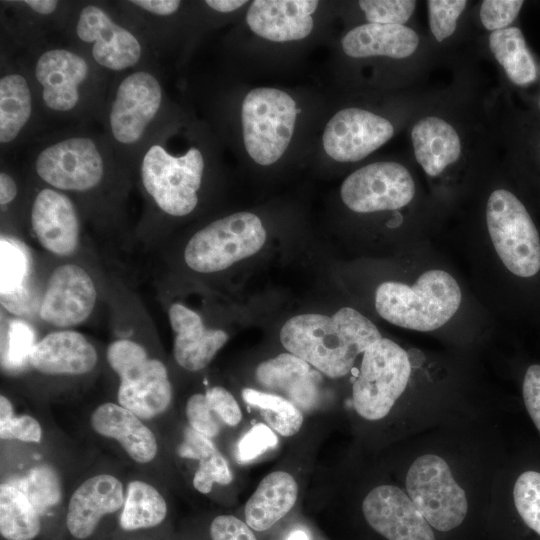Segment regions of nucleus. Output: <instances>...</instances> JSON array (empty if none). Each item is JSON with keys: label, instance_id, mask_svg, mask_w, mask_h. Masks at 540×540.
Returning <instances> with one entry per match:
<instances>
[{"label": "nucleus", "instance_id": "nucleus-1", "mask_svg": "<svg viewBox=\"0 0 540 540\" xmlns=\"http://www.w3.org/2000/svg\"><path fill=\"white\" fill-rule=\"evenodd\" d=\"M29 70L40 112L51 119L101 115L108 93L106 72L73 42H31Z\"/></svg>", "mask_w": 540, "mask_h": 540}, {"label": "nucleus", "instance_id": "nucleus-2", "mask_svg": "<svg viewBox=\"0 0 540 540\" xmlns=\"http://www.w3.org/2000/svg\"><path fill=\"white\" fill-rule=\"evenodd\" d=\"M380 339L377 327L350 307L331 317L313 313L294 316L280 331L285 349L330 378L345 376L356 357Z\"/></svg>", "mask_w": 540, "mask_h": 540}, {"label": "nucleus", "instance_id": "nucleus-3", "mask_svg": "<svg viewBox=\"0 0 540 540\" xmlns=\"http://www.w3.org/2000/svg\"><path fill=\"white\" fill-rule=\"evenodd\" d=\"M29 157L37 178L67 195L95 191L117 163H124L103 133L80 128L43 136Z\"/></svg>", "mask_w": 540, "mask_h": 540}, {"label": "nucleus", "instance_id": "nucleus-4", "mask_svg": "<svg viewBox=\"0 0 540 540\" xmlns=\"http://www.w3.org/2000/svg\"><path fill=\"white\" fill-rule=\"evenodd\" d=\"M164 105V87L151 66L125 72L110 87L100 115L103 134L123 162L136 161L160 128Z\"/></svg>", "mask_w": 540, "mask_h": 540}, {"label": "nucleus", "instance_id": "nucleus-5", "mask_svg": "<svg viewBox=\"0 0 540 540\" xmlns=\"http://www.w3.org/2000/svg\"><path fill=\"white\" fill-rule=\"evenodd\" d=\"M135 162L144 191L161 212L183 217L194 211L205 171L204 154L198 147L175 154L159 128Z\"/></svg>", "mask_w": 540, "mask_h": 540}, {"label": "nucleus", "instance_id": "nucleus-6", "mask_svg": "<svg viewBox=\"0 0 540 540\" xmlns=\"http://www.w3.org/2000/svg\"><path fill=\"white\" fill-rule=\"evenodd\" d=\"M461 289L444 270L424 272L412 286L381 283L375 294L378 314L388 322L416 331H432L447 323L458 310Z\"/></svg>", "mask_w": 540, "mask_h": 540}, {"label": "nucleus", "instance_id": "nucleus-7", "mask_svg": "<svg viewBox=\"0 0 540 540\" xmlns=\"http://www.w3.org/2000/svg\"><path fill=\"white\" fill-rule=\"evenodd\" d=\"M64 26L69 28L72 42L106 73H125L148 65L145 37L102 4L79 6L68 13Z\"/></svg>", "mask_w": 540, "mask_h": 540}, {"label": "nucleus", "instance_id": "nucleus-8", "mask_svg": "<svg viewBox=\"0 0 540 540\" xmlns=\"http://www.w3.org/2000/svg\"><path fill=\"white\" fill-rule=\"evenodd\" d=\"M107 361L118 374L119 404L141 419L163 413L172 400V386L165 365L150 358L135 341L119 339L107 348Z\"/></svg>", "mask_w": 540, "mask_h": 540}, {"label": "nucleus", "instance_id": "nucleus-9", "mask_svg": "<svg viewBox=\"0 0 540 540\" xmlns=\"http://www.w3.org/2000/svg\"><path fill=\"white\" fill-rule=\"evenodd\" d=\"M265 241L266 230L260 218L237 212L197 231L185 247L184 260L196 272L214 273L254 255Z\"/></svg>", "mask_w": 540, "mask_h": 540}, {"label": "nucleus", "instance_id": "nucleus-10", "mask_svg": "<svg viewBox=\"0 0 540 540\" xmlns=\"http://www.w3.org/2000/svg\"><path fill=\"white\" fill-rule=\"evenodd\" d=\"M296 116V103L288 93L270 87L248 92L242 103L241 121L249 156L260 165L279 160L290 144Z\"/></svg>", "mask_w": 540, "mask_h": 540}, {"label": "nucleus", "instance_id": "nucleus-11", "mask_svg": "<svg viewBox=\"0 0 540 540\" xmlns=\"http://www.w3.org/2000/svg\"><path fill=\"white\" fill-rule=\"evenodd\" d=\"M486 224L493 246L505 265L519 277L540 270V238L524 204L511 191L495 189L488 197Z\"/></svg>", "mask_w": 540, "mask_h": 540}, {"label": "nucleus", "instance_id": "nucleus-12", "mask_svg": "<svg viewBox=\"0 0 540 540\" xmlns=\"http://www.w3.org/2000/svg\"><path fill=\"white\" fill-rule=\"evenodd\" d=\"M411 373L408 353L382 338L364 353L359 376L353 384V404L367 420L385 417L405 390Z\"/></svg>", "mask_w": 540, "mask_h": 540}, {"label": "nucleus", "instance_id": "nucleus-13", "mask_svg": "<svg viewBox=\"0 0 540 540\" xmlns=\"http://www.w3.org/2000/svg\"><path fill=\"white\" fill-rule=\"evenodd\" d=\"M407 493L427 522L437 530L459 526L468 511L465 491L446 461L434 454L418 457L406 476Z\"/></svg>", "mask_w": 540, "mask_h": 540}, {"label": "nucleus", "instance_id": "nucleus-14", "mask_svg": "<svg viewBox=\"0 0 540 540\" xmlns=\"http://www.w3.org/2000/svg\"><path fill=\"white\" fill-rule=\"evenodd\" d=\"M415 193L410 171L394 161L374 162L355 170L340 189L344 204L357 213L401 209L413 200Z\"/></svg>", "mask_w": 540, "mask_h": 540}, {"label": "nucleus", "instance_id": "nucleus-15", "mask_svg": "<svg viewBox=\"0 0 540 540\" xmlns=\"http://www.w3.org/2000/svg\"><path fill=\"white\" fill-rule=\"evenodd\" d=\"M395 128L385 117L369 110L350 107L339 110L326 124L323 147L338 162H357L393 137Z\"/></svg>", "mask_w": 540, "mask_h": 540}, {"label": "nucleus", "instance_id": "nucleus-16", "mask_svg": "<svg viewBox=\"0 0 540 540\" xmlns=\"http://www.w3.org/2000/svg\"><path fill=\"white\" fill-rule=\"evenodd\" d=\"M96 300L97 290L89 273L77 264H63L48 280L39 317L59 328L77 326L91 315Z\"/></svg>", "mask_w": 540, "mask_h": 540}, {"label": "nucleus", "instance_id": "nucleus-17", "mask_svg": "<svg viewBox=\"0 0 540 540\" xmlns=\"http://www.w3.org/2000/svg\"><path fill=\"white\" fill-rule=\"evenodd\" d=\"M30 225L38 243L48 252L67 257L76 251L80 220L67 194L48 186L38 190L30 208Z\"/></svg>", "mask_w": 540, "mask_h": 540}, {"label": "nucleus", "instance_id": "nucleus-18", "mask_svg": "<svg viewBox=\"0 0 540 540\" xmlns=\"http://www.w3.org/2000/svg\"><path fill=\"white\" fill-rule=\"evenodd\" d=\"M362 511L369 525L388 540H435L431 525L398 487H375L365 497Z\"/></svg>", "mask_w": 540, "mask_h": 540}, {"label": "nucleus", "instance_id": "nucleus-19", "mask_svg": "<svg viewBox=\"0 0 540 540\" xmlns=\"http://www.w3.org/2000/svg\"><path fill=\"white\" fill-rule=\"evenodd\" d=\"M35 88L27 65L5 66L0 76V145L12 150L29 137L40 116Z\"/></svg>", "mask_w": 540, "mask_h": 540}, {"label": "nucleus", "instance_id": "nucleus-20", "mask_svg": "<svg viewBox=\"0 0 540 540\" xmlns=\"http://www.w3.org/2000/svg\"><path fill=\"white\" fill-rule=\"evenodd\" d=\"M315 0H255L249 6L246 21L256 35L273 41L288 42L307 37L313 29Z\"/></svg>", "mask_w": 540, "mask_h": 540}, {"label": "nucleus", "instance_id": "nucleus-21", "mask_svg": "<svg viewBox=\"0 0 540 540\" xmlns=\"http://www.w3.org/2000/svg\"><path fill=\"white\" fill-rule=\"evenodd\" d=\"M123 505V486L116 477L93 476L72 494L66 515L67 528L77 539L88 538L103 516L118 511Z\"/></svg>", "mask_w": 540, "mask_h": 540}, {"label": "nucleus", "instance_id": "nucleus-22", "mask_svg": "<svg viewBox=\"0 0 540 540\" xmlns=\"http://www.w3.org/2000/svg\"><path fill=\"white\" fill-rule=\"evenodd\" d=\"M169 321L175 332L174 358L189 371L206 367L228 340L225 331L206 328L199 314L181 303L170 306Z\"/></svg>", "mask_w": 540, "mask_h": 540}, {"label": "nucleus", "instance_id": "nucleus-23", "mask_svg": "<svg viewBox=\"0 0 540 540\" xmlns=\"http://www.w3.org/2000/svg\"><path fill=\"white\" fill-rule=\"evenodd\" d=\"M410 138L416 162L431 178L443 174L463 155L464 142L459 130L438 115L417 119Z\"/></svg>", "mask_w": 540, "mask_h": 540}, {"label": "nucleus", "instance_id": "nucleus-24", "mask_svg": "<svg viewBox=\"0 0 540 540\" xmlns=\"http://www.w3.org/2000/svg\"><path fill=\"white\" fill-rule=\"evenodd\" d=\"M98 355L81 333L73 330L50 332L32 347L28 361L43 374L80 375L91 371Z\"/></svg>", "mask_w": 540, "mask_h": 540}, {"label": "nucleus", "instance_id": "nucleus-25", "mask_svg": "<svg viewBox=\"0 0 540 540\" xmlns=\"http://www.w3.org/2000/svg\"><path fill=\"white\" fill-rule=\"evenodd\" d=\"M255 376L262 387L298 408L308 410L316 403V374L309 363L291 353H282L261 362Z\"/></svg>", "mask_w": 540, "mask_h": 540}, {"label": "nucleus", "instance_id": "nucleus-26", "mask_svg": "<svg viewBox=\"0 0 540 540\" xmlns=\"http://www.w3.org/2000/svg\"><path fill=\"white\" fill-rule=\"evenodd\" d=\"M341 44L344 53L352 58L406 59L415 54L420 38L406 25L365 23L351 29Z\"/></svg>", "mask_w": 540, "mask_h": 540}, {"label": "nucleus", "instance_id": "nucleus-27", "mask_svg": "<svg viewBox=\"0 0 540 540\" xmlns=\"http://www.w3.org/2000/svg\"><path fill=\"white\" fill-rule=\"evenodd\" d=\"M91 426L96 433L117 440L138 463H148L157 454L153 432L121 405L108 402L98 406L91 415Z\"/></svg>", "mask_w": 540, "mask_h": 540}, {"label": "nucleus", "instance_id": "nucleus-28", "mask_svg": "<svg viewBox=\"0 0 540 540\" xmlns=\"http://www.w3.org/2000/svg\"><path fill=\"white\" fill-rule=\"evenodd\" d=\"M298 485L287 472L265 476L245 506V520L255 531H265L284 517L294 506Z\"/></svg>", "mask_w": 540, "mask_h": 540}, {"label": "nucleus", "instance_id": "nucleus-29", "mask_svg": "<svg viewBox=\"0 0 540 540\" xmlns=\"http://www.w3.org/2000/svg\"><path fill=\"white\" fill-rule=\"evenodd\" d=\"M489 49L507 78L517 86H528L537 79L538 70L522 31L515 26L490 32Z\"/></svg>", "mask_w": 540, "mask_h": 540}, {"label": "nucleus", "instance_id": "nucleus-30", "mask_svg": "<svg viewBox=\"0 0 540 540\" xmlns=\"http://www.w3.org/2000/svg\"><path fill=\"white\" fill-rule=\"evenodd\" d=\"M39 512L16 486H0V533L7 540H33L40 532Z\"/></svg>", "mask_w": 540, "mask_h": 540}, {"label": "nucleus", "instance_id": "nucleus-31", "mask_svg": "<svg viewBox=\"0 0 540 540\" xmlns=\"http://www.w3.org/2000/svg\"><path fill=\"white\" fill-rule=\"evenodd\" d=\"M167 505L162 495L152 485L134 480L129 483L120 517L126 531L151 528L166 517Z\"/></svg>", "mask_w": 540, "mask_h": 540}, {"label": "nucleus", "instance_id": "nucleus-32", "mask_svg": "<svg viewBox=\"0 0 540 540\" xmlns=\"http://www.w3.org/2000/svg\"><path fill=\"white\" fill-rule=\"evenodd\" d=\"M242 397L249 405L258 407L270 428L283 436L296 434L303 422L298 407L289 400L273 394L245 388Z\"/></svg>", "mask_w": 540, "mask_h": 540}, {"label": "nucleus", "instance_id": "nucleus-33", "mask_svg": "<svg viewBox=\"0 0 540 540\" xmlns=\"http://www.w3.org/2000/svg\"><path fill=\"white\" fill-rule=\"evenodd\" d=\"M27 273V261L21 250L8 240L1 238V301L16 313L18 300L25 299L23 282Z\"/></svg>", "mask_w": 540, "mask_h": 540}, {"label": "nucleus", "instance_id": "nucleus-34", "mask_svg": "<svg viewBox=\"0 0 540 540\" xmlns=\"http://www.w3.org/2000/svg\"><path fill=\"white\" fill-rule=\"evenodd\" d=\"M17 488L26 495L39 513L57 504L61 497L59 480L55 472L47 466L31 470Z\"/></svg>", "mask_w": 540, "mask_h": 540}, {"label": "nucleus", "instance_id": "nucleus-35", "mask_svg": "<svg viewBox=\"0 0 540 540\" xmlns=\"http://www.w3.org/2000/svg\"><path fill=\"white\" fill-rule=\"evenodd\" d=\"M513 499L524 523L540 535V472H523L514 484Z\"/></svg>", "mask_w": 540, "mask_h": 540}, {"label": "nucleus", "instance_id": "nucleus-36", "mask_svg": "<svg viewBox=\"0 0 540 540\" xmlns=\"http://www.w3.org/2000/svg\"><path fill=\"white\" fill-rule=\"evenodd\" d=\"M426 3L430 32L436 42H444L455 33L468 1L429 0Z\"/></svg>", "mask_w": 540, "mask_h": 540}, {"label": "nucleus", "instance_id": "nucleus-37", "mask_svg": "<svg viewBox=\"0 0 540 540\" xmlns=\"http://www.w3.org/2000/svg\"><path fill=\"white\" fill-rule=\"evenodd\" d=\"M359 7L368 23L405 25L415 12L417 2L412 0H361Z\"/></svg>", "mask_w": 540, "mask_h": 540}, {"label": "nucleus", "instance_id": "nucleus-38", "mask_svg": "<svg viewBox=\"0 0 540 540\" xmlns=\"http://www.w3.org/2000/svg\"><path fill=\"white\" fill-rule=\"evenodd\" d=\"M232 475L225 458L215 450L199 459V467L195 472L193 485L201 493H209L214 483L227 485Z\"/></svg>", "mask_w": 540, "mask_h": 540}, {"label": "nucleus", "instance_id": "nucleus-39", "mask_svg": "<svg viewBox=\"0 0 540 540\" xmlns=\"http://www.w3.org/2000/svg\"><path fill=\"white\" fill-rule=\"evenodd\" d=\"M524 1L484 0L480 4L479 19L483 28L494 32L511 26L518 17Z\"/></svg>", "mask_w": 540, "mask_h": 540}, {"label": "nucleus", "instance_id": "nucleus-40", "mask_svg": "<svg viewBox=\"0 0 540 540\" xmlns=\"http://www.w3.org/2000/svg\"><path fill=\"white\" fill-rule=\"evenodd\" d=\"M186 416L190 427L208 438L220 432V418L211 408L205 394L192 395L186 404Z\"/></svg>", "mask_w": 540, "mask_h": 540}, {"label": "nucleus", "instance_id": "nucleus-41", "mask_svg": "<svg viewBox=\"0 0 540 540\" xmlns=\"http://www.w3.org/2000/svg\"><path fill=\"white\" fill-rule=\"evenodd\" d=\"M277 443L278 438L269 426L263 423L255 424L238 442V459L241 462L253 460Z\"/></svg>", "mask_w": 540, "mask_h": 540}, {"label": "nucleus", "instance_id": "nucleus-42", "mask_svg": "<svg viewBox=\"0 0 540 540\" xmlns=\"http://www.w3.org/2000/svg\"><path fill=\"white\" fill-rule=\"evenodd\" d=\"M42 429L39 422L28 415L10 416L0 419L1 439H17L24 442H39Z\"/></svg>", "mask_w": 540, "mask_h": 540}, {"label": "nucleus", "instance_id": "nucleus-43", "mask_svg": "<svg viewBox=\"0 0 540 540\" xmlns=\"http://www.w3.org/2000/svg\"><path fill=\"white\" fill-rule=\"evenodd\" d=\"M205 396L222 422L229 426L237 425L242 418V413L233 395L221 386L208 389Z\"/></svg>", "mask_w": 540, "mask_h": 540}, {"label": "nucleus", "instance_id": "nucleus-44", "mask_svg": "<svg viewBox=\"0 0 540 540\" xmlns=\"http://www.w3.org/2000/svg\"><path fill=\"white\" fill-rule=\"evenodd\" d=\"M212 540H257L247 523L232 516L220 515L210 525Z\"/></svg>", "mask_w": 540, "mask_h": 540}, {"label": "nucleus", "instance_id": "nucleus-45", "mask_svg": "<svg viewBox=\"0 0 540 540\" xmlns=\"http://www.w3.org/2000/svg\"><path fill=\"white\" fill-rule=\"evenodd\" d=\"M34 344L30 328L23 322L14 321L9 330L7 359L13 365L21 364L28 359Z\"/></svg>", "mask_w": 540, "mask_h": 540}, {"label": "nucleus", "instance_id": "nucleus-46", "mask_svg": "<svg viewBox=\"0 0 540 540\" xmlns=\"http://www.w3.org/2000/svg\"><path fill=\"white\" fill-rule=\"evenodd\" d=\"M524 404L533 423L540 432V365L528 367L523 380Z\"/></svg>", "mask_w": 540, "mask_h": 540}, {"label": "nucleus", "instance_id": "nucleus-47", "mask_svg": "<svg viewBox=\"0 0 540 540\" xmlns=\"http://www.w3.org/2000/svg\"><path fill=\"white\" fill-rule=\"evenodd\" d=\"M216 450L210 438L189 427L185 430L184 440L179 446V455L184 458L199 459Z\"/></svg>", "mask_w": 540, "mask_h": 540}, {"label": "nucleus", "instance_id": "nucleus-48", "mask_svg": "<svg viewBox=\"0 0 540 540\" xmlns=\"http://www.w3.org/2000/svg\"><path fill=\"white\" fill-rule=\"evenodd\" d=\"M18 194L15 178L6 170L0 172V205L6 207L11 204Z\"/></svg>", "mask_w": 540, "mask_h": 540}, {"label": "nucleus", "instance_id": "nucleus-49", "mask_svg": "<svg viewBox=\"0 0 540 540\" xmlns=\"http://www.w3.org/2000/svg\"><path fill=\"white\" fill-rule=\"evenodd\" d=\"M247 1L244 0H206L205 4L212 10L222 13L233 12L241 8Z\"/></svg>", "mask_w": 540, "mask_h": 540}, {"label": "nucleus", "instance_id": "nucleus-50", "mask_svg": "<svg viewBox=\"0 0 540 540\" xmlns=\"http://www.w3.org/2000/svg\"><path fill=\"white\" fill-rule=\"evenodd\" d=\"M13 407L11 402L4 395L0 396V419L13 416Z\"/></svg>", "mask_w": 540, "mask_h": 540}, {"label": "nucleus", "instance_id": "nucleus-51", "mask_svg": "<svg viewBox=\"0 0 540 540\" xmlns=\"http://www.w3.org/2000/svg\"><path fill=\"white\" fill-rule=\"evenodd\" d=\"M286 540H309L307 534L302 530L292 532Z\"/></svg>", "mask_w": 540, "mask_h": 540}, {"label": "nucleus", "instance_id": "nucleus-52", "mask_svg": "<svg viewBox=\"0 0 540 540\" xmlns=\"http://www.w3.org/2000/svg\"><path fill=\"white\" fill-rule=\"evenodd\" d=\"M539 105H540V102H539Z\"/></svg>", "mask_w": 540, "mask_h": 540}]
</instances>
